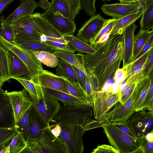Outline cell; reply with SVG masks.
<instances>
[{
	"instance_id": "1",
	"label": "cell",
	"mask_w": 153,
	"mask_h": 153,
	"mask_svg": "<svg viewBox=\"0 0 153 153\" xmlns=\"http://www.w3.org/2000/svg\"><path fill=\"white\" fill-rule=\"evenodd\" d=\"M123 32L110 35L104 42L94 47L93 53L84 54V66L96 80L100 90L114 78L123 54Z\"/></svg>"
},
{
	"instance_id": "2",
	"label": "cell",
	"mask_w": 153,
	"mask_h": 153,
	"mask_svg": "<svg viewBox=\"0 0 153 153\" xmlns=\"http://www.w3.org/2000/svg\"><path fill=\"white\" fill-rule=\"evenodd\" d=\"M91 105L61 106L51 122L58 123L61 128L60 137L66 147L68 153H82V138L86 124L92 120Z\"/></svg>"
},
{
	"instance_id": "3",
	"label": "cell",
	"mask_w": 153,
	"mask_h": 153,
	"mask_svg": "<svg viewBox=\"0 0 153 153\" xmlns=\"http://www.w3.org/2000/svg\"><path fill=\"white\" fill-rule=\"evenodd\" d=\"M26 143L21 153H68L64 142L52 133L50 126L37 138L27 140Z\"/></svg>"
},
{
	"instance_id": "4",
	"label": "cell",
	"mask_w": 153,
	"mask_h": 153,
	"mask_svg": "<svg viewBox=\"0 0 153 153\" xmlns=\"http://www.w3.org/2000/svg\"><path fill=\"white\" fill-rule=\"evenodd\" d=\"M102 127L111 145L119 153H141V137H132L109 123H102Z\"/></svg>"
},
{
	"instance_id": "5",
	"label": "cell",
	"mask_w": 153,
	"mask_h": 153,
	"mask_svg": "<svg viewBox=\"0 0 153 153\" xmlns=\"http://www.w3.org/2000/svg\"><path fill=\"white\" fill-rule=\"evenodd\" d=\"M140 91L138 82L131 96L123 104L118 102L100 121L101 123H125L135 112V107Z\"/></svg>"
},
{
	"instance_id": "6",
	"label": "cell",
	"mask_w": 153,
	"mask_h": 153,
	"mask_svg": "<svg viewBox=\"0 0 153 153\" xmlns=\"http://www.w3.org/2000/svg\"><path fill=\"white\" fill-rule=\"evenodd\" d=\"M119 101V92H114L110 86L106 90L96 92L91 104L96 120L99 122L102 117Z\"/></svg>"
},
{
	"instance_id": "7",
	"label": "cell",
	"mask_w": 153,
	"mask_h": 153,
	"mask_svg": "<svg viewBox=\"0 0 153 153\" xmlns=\"http://www.w3.org/2000/svg\"><path fill=\"white\" fill-rule=\"evenodd\" d=\"M0 45L14 53L25 63L31 77L40 74L43 70L42 64L33 52L5 39L0 35Z\"/></svg>"
},
{
	"instance_id": "8",
	"label": "cell",
	"mask_w": 153,
	"mask_h": 153,
	"mask_svg": "<svg viewBox=\"0 0 153 153\" xmlns=\"http://www.w3.org/2000/svg\"><path fill=\"white\" fill-rule=\"evenodd\" d=\"M136 112L125 123L136 137L140 138L153 130V112L144 110Z\"/></svg>"
},
{
	"instance_id": "9",
	"label": "cell",
	"mask_w": 153,
	"mask_h": 153,
	"mask_svg": "<svg viewBox=\"0 0 153 153\" xmlns=\"http://www.w3.org/2000/svg\"><path fill=\"white\" fill-rule=\"evenodd\" d=\"M11 25L14 29L15 41L22 40L41 41L40 37L43 35L31 15L22 18Z\"/></svg>"
},
{
	"instance_id": "10",
	"label": "cell",
	"mask_w": 153,
	"mask_h": 153,
	"mask_svg": "<svg viewBox=\"0 0 153 153\" xmlns=\"http://www.w3.org/2000/svg\"><path fill=\"white\" fill-rule=\"evenodd\" d=\"M109 20L104 18L100 14L91 16L79 30L76 36L89 44L90 40L98 34Z\"/></svg>"
},
{
	"instance_id": "11",
	"label": "cell",
	"mask_w": 153,
	"mask_h": 153,
	"mask_svg": "<svg viewBox=\"0 0 153 153\" xmlns=\"http://www.w3.org/2000/svg\"><path fill=\"white\" fill-rule=\"evenodd\" d=\"M41 15L63 36L73 34L76 30L74 20L65 17L58 12H54L51 7Z\"/></svg>"
},
{
	"instance_id": "12",
	"label": "cell",
	"mask_w": 153,
	"mask_h": 153,
	"mask_svg": "<svg viewBox=\"0 0 153 153\" xmlns=\"http://www.w3.org/2000/svg\"><path fill=\"white\" fill-rule=\"evenodd\" d=\"M14 114L16 123L28 109L32 102L28 91L25 88L19 91L7 92Z\"/></svg>"
},
{
	"instance_id": "13",
	"label": "cell",
	"mask_w": 153,
	"mask_h": 153,
	"mask_svg": "<svg viewBox=\"0 0 153 153\" xmlns=\"http://www.w3.org/2000/svg\"><path fill=\"white\" fill-rule=\"evenodd\" d=\"M30 96L32 103L44 117L47 123L49 125L54 117L57 114L61 107L60 104L57 100L50 97L45 94L39 101H37L32 97Z\"/></svg>"
},
{
	"instance_id": "14",
	"label": "cell",
	"mask_w": 153,
	"mask_h": 153,
	"mask_svg": "<svg viewBox=\"0 0 153 153\" xmlns=\"http://www.w3.org/2000/svg\"><path fill=\"white\" fill-rule=\"evenodd\" d=\"M31 80L42 87L57 90L70 94L64 79L47 70H43L40 74L32 77Z\"/></svg>"
},
{
	"instance_id": "15",
	"label": "cell",
	"mask_w": 153,
	"mask_h": 153,
	"mask_svg": "<svg viewBox=\"0 0 153 153\" xmlns=\"http://www.w3.org/2000/svg\"><path fill=\"white\" fill-rule=\"evenodd\" d=\"M29 136L27 140L37 138L48 127V125L33 103L28 110Z\"/></svg>"
},
{
	"instance_id": "16",
	"label": "cell",
	"mask_w": 153,
	"mask_h": 153,
	"mask_svg": "<svg viewBox=\"0 0 153 153\" xmlns=\"http://www.w3.org/2000/svg\"><path fill=\"white\" fill-rule=\"evenodd\" d=\"M140 9L137 2L132 4L121 3L113 4H105L101 9L105 15L110 16L113 19H118L137 12Z\"/></svg>"
},
{
	"instance_id": "17",
	"label": "cell",
	"mask_w": 153,
	"mask_h": 153,
	"mask_svg": "<svg viewBox=\"0 0 153 153\" xmlns=\"http://www.w3.org/2000/svg\"><path fill=\"white\" fill-rule=\"evenodd\" d=\"M6 49L10 79L30 80L31 76L25 63L14 53Z\"/></svg>"
},
{
	"instance_id": "18",
	"label": "cell",
	"mask_w": 153,
	"mask_h": 153,
	"mask_svg": "<svg viewBox=\"0 0 153 153\" xmlns=\"http://www.w3.org/2000/svg\"><path fill=\"white\" fill-rule=\"evenodd\" d=\"M16 123L13 109L7 92L0 90V128H12Z\"/></svg>"
},
{
	"instance_id": "19",
	"label": "cell",
	"mask_w": 153,
	"mask_h": 153,
	"mask_svg": "<svg viewBox=\"0 0 153 153\" xmlns=\"http://www.w3.org/2000/svg\"><path fill=\"white\" fill-rule=\"evenodd\" d=\"M151 48L140 58L127 65L126 78L124 82L134 81L145 76L144 71Z\"/></svg>"
},
{
	"instance_id": "20",
	"label": "cell",
	"mask_w": 153,
	"mask_h": 153,
	"mask_svg": "<svg viewBox=\"0 0 153 153\" xmlns=\"http://www.w3.org/2000/svg\"><path fill=\"white\" fill-rule=\"evenodd\" d=\"M138 26L134 22L124 30L123 67L133 61L134 33Z\"/></svg>"
},
{
	"instance_id": "21",
	"label": "cell",
	"mask_w": 153,
	"mask_h": 153,
	"mask_svg": "<svg viewBox=\"0 0 153 153\" xmlns=\"http://www.w3.org/2000/svg\"><path fill=\"white\" fill-rule=\"evenodd\" d=\"M44 93L50 97L68 106H79L84 105H91L89 102L80 99L62 91L42 87Z\"/></svg>"
},
{
	"instance_id": "22",
	"label": "cell",
	"mask_w": 153,
	"mask_h": 153,
	"mask_svg": "<svg viewBox=\"0 0 153 153\" xmlns=\"http://www.w3.org/2000/svg\"><path fill=\"white\" fill-rule=\"evenodd\" d=\"M38 7V3L33 0L22 2L19 6L8 15L5 20L10 24H13L22 18L33 14L34 10Z\"/></svg>"
},
{
	"instance_id": "23",
	"label": "cell",
	"mask_w": 153,
	"mask_h": 153,
	"mask_svg": "<svg viewBox=\"0 0 153 153\" xmlns=\"http://www.w3.org/2000/svg\"><path fill=\"white\" fill-rule=\"evenodd\" d=\"M138 3L143 13L140 21V30H150L153 28V0H140Z\"/></svg>"
},
{
	"instance_id": "24",
	"label": "cell",
	"mask_w": 153,
	"mask_h": 153,
	"mask_svg": "<svg viewBox=\"0 0 153 153\" xmlns=\"http://www.w3.org/2000/svg\"><path fill=\"white\" fill-rule=\"evenodd\" d=\"M52 53L58 58L63 60L86 73V70L84 66V54H75L63 50L54 51Z\"/></svg>"
},
{
	"instance_id": "25",
	"label": "cell",
	"mask_w": 153,
	"mask_h": 153,
	"mask_svg": "<svg viewBox=\"0 0 153 153\" xmlns=\"http://www.w3.org/2000/svg\"><path fill=\"white\" fill-rule=\"evenodd\" d=\"M31 16L43 35L57 38H63V36L43 18L40 13H35Z\"/></svg>"
},
{
	"instance_id": "26",
	"label": "cell",
	"mask_w": 153,
	"mask_h": 153,
	"mask_svg": "<svg viewBox=\"0 0 153 153\" xmlns=\"http://www.w3.org/2000/svg\"><path fill=\"white\" fill-rule=\"evenodd\" d=\"M143 10L140 9L136 12L117 19L110 35H113L120 31H123L140 18L143 14Z\"/></svg>"
},
{
	"instance_id": "27",
	"label": "cell",
	"mask_w": 153,
	"mask_h": 153,
	"mask_svg": "<svg viewBox=\"0 0 153 153\" xmlns=\"http://www.w3.org/2000/svg\"><path fill=\"white\" fill-rule=\"evenodd\" d=\"M59 60L55 74L70 82L80 84L73 66L61 59H59Z\"/></svg>"
},
{
	"instance_id": "28",
	"label": "cell",
	"mask_w": 153,
	"mask_h": 153,
	"mask_svg": "<svg viewBox=\"0 0 153 153\" xmlns=\"http://www.w3.org/2000/svg\"><path fill=\"white\" fill-rule=\"evenodd\" d=\"M63 37L75 51L79 53H91L95 51L93 46L83 42L73 34L65 35Z\"/></svg>"
},
{
	"instance_id": "29",
	"label": "cell",
	"mask_w": 153,
	"mask_h": 153,
	"mask_svg": "<svg viewBox=\"0 0 153 153\" xmlns=\"http://www.w3.org/2000/svg\"><path fill=\"white\" fill-rule=\"evenodd\" d=\"M15 44L28 51H46L52 53L53 49L44 42L34 40L15 41Z\"/></svg>"
},
{
	"instance_id": "30",
	"label": "cell",
	"mask_w": 153,
	"mask_h": 153,
	"mask_svg": "<svg viewBox=\"0 0 153 153\" xmlns=\"http://www.w3.org/2000/svg\"><path fill=\"white\" fill-rule=\"evenodd\" d=\"M153 71L149 76H145L142 80L140 85L138 99L135 105V110L137 112L144 110V103L149 87L151 77Z\"/></svg>"
},
{
	"instance_id": "31",
	"label": "cell",
	"mask_w": 153,
	"mask_h": 153,
	"mask_svg": "<svg viewBox=\"0 0 153 153\" xmlns=\"http://www.w3.org/2000/svg\"><path fill=\"white\" fill-rule=\"evenodd\" d=\"M15 79L21 83L28 91L30 95L37 101H39L44 96V94L42 87L31 80L20 79Z\"/></svg>"
},
{
	"instance_id": "32",
	"label": "cell",
	"mask_w": 153,
	"mask_h": 153,
	"mask_svg": "<svg viewBox=\"0 0 153 153\" xmlns=\"http://www.w3.org/2000/svg\"><path fill=\"white\" fill-rule=\"evenodd\" d=\"M152 33H153V29L151 31L143 30H140L137 33L134 35L133 49V61L150 36Z\"/></svg>"
},
{
	"instance_id": "33",
	"label": "cell",
	"mask_w": 153,
	"mask_h": 153,
	"mask_svg": "<svg viewBox=\"0 0 153 153\" xmlns=\"http://www.w3.org/2000/svg\"><path fill=\"white\" fill-rule=\"evenodd\" d=\"M117 19H109L108 22L98 34L90 40L89 44L94 47L105 41L108 37Z\"/></svg>"
},
{
	"instance_id": "34",
	"label": "cell",
	"mask_w": 153,
	"mask_h": 153,
	"mask_svg": "<svg viewBox=\"0 0 153 153\" xmlns=\"http://www.w3.org/2000/svg\"><path fill=\"white\" fill-rule=\"evenodd\" d=\"M63 79L65 80L67 90L70 94L89 102L91 104L87 93L80 84L70 82L65 79Z\"/></svg>"
},
{
	"instance_id": "35",
	"label": "cell",
	"mask_w": 153,
	"mask_h": 153,
	"mask_svg": "<svg viewBox=\"0 0 153 153\" xmlns=\"http://www.w3.org/2000/svg\"><path fill=\"white\" fill-rule=\"evenodd\" d=\"M37 58L43 64L52 68H55L59 64V59L52 53L46 51L32 52Z\"/></svg>"
},
{
	"instance_id": "36",
	"label": "cell",
	"mask_w": 153,
	"mask_h": 153,
	"mask_svg": "<svg viewBox=\"0 0 153 153\" xmlns=\"http://www.w3.org/2000/svg\"><path fill=\"white\" fill-rule=\"evenodd\" d=\"M10 79L6 49L0 45V80L4 83Z\"/></svg>"
},
{
	"instance_id": "37",
	"label": "cell",
	"mask_w": 153,
	"mask_h": 153,
	"mask_svg": "<svg viewBox=\"0 0 153 153\" xmlns=\"http://www.w3.org/2000/svg\"><path fill=\"white\" fill-rule=\"evenodd\" d=\"M4 15L0 16V35L6 40L15 44L13 27L5 20Z\"/></svg>"
},
{
	"instance_id": "38",
	"label": "cell",
	"mask_w": 153,
	"mask_h": 153,
	"mask_svg": "<svg viewBox=\"0 0 153 153\" xmlns=\"http://www.w3.org/2000/svg\"><path fill=\"white\" fill-rule=\"evenodd\" d=\"M51 7L54 12H58L65 17L74 20L69 7L65 0H51Z\"/></svg>"
},
{
	"instance_id": "39",
	"label": "cell",
	"mask_w": 153,
	"mask_h": 153,
	"mask_svg": "<svg viewBox=\"0 0 153 153\" xmlns=\"http://www.w3.org/2000/svg\"><path fill=\"white\" fill-rule=\"evenodd\" d=\"M10 153H19L27 145L26 141L22 133L18 132L9 143Z\"/></svg>"
},
{
	"instance_id": "40",
	"label": "cell",
	"mask_w": 153,
	"mask_h": 153,
	"mask_svg": "<svg viewBox=\"0 0 153 153\" xmlns=\"http://www.w3.org/2000/svg\"><path fill=\"white\" fill-rule=\"evenodd\" d=\"M85 91L88 96L92 104V99L94 94L96 92L100 90L95 79L87 70L85 74Z\"/></svg>"
},
{
	"instance_id": "41",
	"label": "cell",
	"mask_w": 153,
	"mask_h": 153,
	"mask_svg": "<svg viewBox=\"0 0 153 153\" xmlns=\"http://www.w3.org/2000/svg\"><path fill=\"white\" fill-rule=\"evenodd\" d=\"M18 132L15 126L12 128H0V149L8 144Z\"/></svg>"
},
{
	"instance_id": "42",
	"label": "cell",
	"mask_w": 153,
	"mask_h": 153,
	"mask_svg": "<svg viewBox=\"0 0 153 153\" xmlns=\"http://www.w3.org/2000/svg\"><path fill=\"white\" fill-rule=\"evenodd\" d=\"M28 110L25 113L22 119L16 123L15 126L18 132L22 133L26 141L27 140L29 136Z\"/></svg>"
},
{
	"instance_id": "43",
	"label": "cell",
	"mask_w": 153,
	"mask_h": 153,
	"mask_svg": "<svg viewBox=\"0 0 153 153\" xmlns=\"http://www.w3.org/2000/svg\"><path fill=\"white\" fill-rule=\"evenodd\" d=\"M146 109L153 112V75L151 77L149 87L145 100L144 110Z\"/></svg>"
},
{
	"instance_id": "44",
	"label": "cell",
	"mask_w": 153,
	"mask_h": 153,
	"mask_svg": "<svg viewBox=\"0 0 153 153\" xmlns=\"http://www.w3.org/2000/svg\"><path fill=\"white\" fill-rule=\"evenodd\" d=\"M96 0H80L82 9L89 16L96 14V10L95 3Z\"/></svg>"
},
{
	"instance_id": "45",
	"label": "cell",
	"mask_w": 153,
	"mask_h": 153,
	"mask_svg": "<svg viewBox=\"0 0 153 153\" xmlns=\"http://www.w3.org/2000/svg\"><path fill=\"white\" fill-rule=\"evenodd\" d=\"M43 42L52 48L53 51L63 50L74 53L76 52L68 44H63L50 41H45Z\"/></svg>"
},
{
	"instance_id": "46",
	"label": "cell",
	"mask_w": 153,
	"mask_h": 153,
	"mask_svg": "<svg viewBox=\"0 0 153 153\" xmlns=\"http://www.w3.org/2000/svg\"><path fill=\"white\" fill-rule=\"evenodd\" d=\"M68 4L73 19L79 14L82 9L80 0H65Z\"/></svg>"
},
{
	"instance_id": "47",
	"label": "cell",
	"mask_w": 153,
	"mask_h": 153,
	"mask_svg": "<svg viewBox=\"0 0 153 153\" xmlns=\"http://www.w3.org/2000/svg\"><path fill=\"white\" fill-rule=\"evenodd\" d=\"M127 65L121 68H118L116 71L113 79L115 83L121 84L126 78Z\"/></svg>"
},
{
	"instance_id": "48",
	"label": "cell",
	"mask_w": 153,
	"mask_h": 153,
	"mask_svg": "<svg viewBox=\"0 0 153 153\" xmlns=\"http://www.w3.org/2000/svg\"><path fill=\"white\" fill-rule=\"evenodd\" d=\"M92 153H119L111 146L106 144L99 145L91 152Z\"/></svg>"
},
{
	"instance_id": "49",
	"label": "cell",
	"mask_w": 153,
	"mask_h": 153,
	"mask_svg": "<svg viewBox=\"0 0 153 153\" xmlns=\"http://www.w3.org/2000/svg\"><path fill=\"white\" fill-rule=\"evenodd\" d=\"M142 139L141 149L142 153H153V142L146 140L145 135L140 137Z\"/></svg>"
},
{
	"instance_id": "50",
	"label": "cell",
	"mask_w": 153,
	"mask_h": 153,
	"mask_svg": "<svg viewBox=\"0 0 153 153\" xmlns=\"http://www.w3.org/2000/svg\"><path fill=\"white\" fill-rule=\"evenodd\" d=\"M153 33H152L149 37L146 43L137 55L134 61L137 59L145 53L146 52L152 48L153 47Z\"/></svg>"
},
{
	"instance_id": "51",
	"label": "cell",
	"mask_w": 153,
	"mask_h": 153,
	"mask_svg": "<svg viewBox=\"0 0 153 153\" xmlns=\"http://www.w3.org/2000/svg\"><path fill=\"white\" fill-rule=\"evenodd\" d=\"M153 48L150 50L149 58L146 65L144 71V75L145 76H149L151 72L153 71Z\"/></svg>"
},
{
	"instance_id": "52",
	"label": "cell",
	"mask_w": 153,
	"mask_h": 153,
	"mask_svg": "<svg viewBox=\"0 0 153 153\" xmlns=\"http://www.w3.org/2000/svg\"><path fill=\"white\" fill-rule=\"evenodd\" d=\"M120 129L124 133L135 138H137L131 132L125 123H109Z\"/></svg>"
},
{
	"instance_id": "53",
	"label": "cell",
	"mask_w": 153,
	"mask_h": 153,
	"mask_svg": "<svg viewBox=\"0 0 153 153\" xmlns=\"http://www.w3.org/2000/svg\"><path fill=\"white\" fill-rule=\"evenodd\" d=\"M73 67L79 83L85 90L86 73L74 66Z\"/></svg>"
},
{
	"instance_id": "54",
	"label": "cell",
	"mask_w": 153,
	"mask_h": 153,
	"mask_svg": "<svg viewBox=\"0 0 153 153\" xmlns=\"http://www.w3.org/2000/svg\"><path fill=\"white\" fill-rule=\"evenodd\" d=\"M40 39L41 42H44L45 41H50L63 44H68V42L65 40L63 37L57 38L42 35L40 37Z\"/></svg>"
},
{
	"instance_id": "55",
	"label": "cell",
	"mask_w": 153,
	"mask_h": 153,
	"mask_svg": "<svg viewBox=\"0 0 153 153\" xmlns=\"http://www.w3.org/2000/svg\"><path fill=\"white\" fill-rule=\"evenodd\" d=\"M102 123L97 120H92L88 123L85 125L84 129L85 131L88 130L95 128L102 127Z\"/></svg>"
},
{
	"instance_id": "56",
	"label": "cell",
	"mask_w": 153,
	"mask_h": 153,
	"mask_svg": "<svg viewBox=\"0 0 153 153\" xmlns=\"http://www.w3.org/2000/svg\"><path fill=\"white\" fill-rule=\"evenodd\" d=\"M55 123L52 126H50L51 132L56 137H60L61 131V127L59 124Z\"/></svg>"
},
{
	"instance_id": "57",
	"label": "cell",
	"mask_w": 153,
	"mask_h": 153,
	"mask_svg": "<svg viewBox=\"0 0 153 153\" xmlns=\"http://www.w3.org/2000/svg\"><path fill=\"white\" fill-rule=\"evenodd\" d=\"M51 5V2L48 0H40L38 3V7L46 11L50 7Z\"/></svg>"
},
{
	"instance_id": "58",
	"label": "cell",
	"mask_w": 153,
	"mask_h": 153,
	"mask_svg": "<svg viewBox=\"0 0 153 153\" xmlns=\"http://www.w3.org/2000/svg\"><path fill=\"white\" fill-rule=\"evenodd\" d=\"M14 0H0V16L6 7Z\"/></svg>"
},
{
	"instance_id": "59",
	"label": "cell",
	"mask_w": 153,
	"mask_h": 153,
	"mask_svg": "<svg viewBox=\"0 0 153 153\" xmlns=\"http://www.w3.org/2000/svg\"><path fill=\"white\" fill-rule=\"evenodd\" d=\"M10 149L9 143L0 149V153H10Z\"/></svg>"
},
{
	"instance_id": "60",
	"label": "cell",
	"mask_w": 153,
	"mask_h": 153,
	"mask_svg": "<svg viewBox=\"0 0 153 153\" xmlns=\"http://www.w3.org/2000/svg\"><path fill=\"white\" fill-rule=\"evenodd\" d=\"M145 137L147 140L153 142V130L147 133Z\"/></svg>"
},
{
	"instance_id": "61",
	"label": "cell",
	"mask_w": 153,
	"mask_h": 153,
	"mask_svg": "<svg viewBox=\"0 0 153 153\" xmlns=\"http://www.w3.org/2000/svg\"><path fill=\"white\" fill-rule=\"evenodd\" d=\"M120 3L124 4H132L136 3L140 0H118Z\"/></svg>"
},
{
	"instance_id": "62",
	"label": "cell",
	"mask_w": 153,
	"mask_h": 153,
	"mask_svg": "<svg viewBox=\"0 0 153 153\" xmlns=\"http://www.w3.org/2000/svg\"><path fill=\"white\" fill-rule=\"evenodd\" d=\"M3 83H2L0 80V90L1 88V87L2 86Z\"/></svg>"
},
{
	"instance_id": "63",
	"label": "cell",
	"mask_w": 153,
	"mask_h": 153,
	"mask_svg": "<svg viewBox=\"0 0 153 153\" xmlns=\"http://www.w3.org/2000/svg\"><path fill=\"white\" fill-rule=\"evenodd\" d=\"M17 0L21 1V2H24V1H28L29 0Z\"/></svg>"
},
{
	"instance_id": "64",
	"label": "cell",
	"mask_w": 153,
	"mask_h": 153,
	"mask_svg": "<svg viewBox=\"0 0 153 153\" xmlns=\"http://www.w3.org/2000/svg\"><path fill=\"white\" fill-rule=\"evenodd\" d=\"M102 1H108L109 2L111 0H101Z\"/></svg>"
}]
</instances>
